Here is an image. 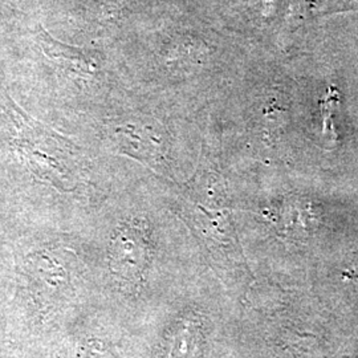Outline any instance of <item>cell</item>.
Here are the masks:
<instances>
[{
	"mask_svg": "<svg viewBox=\"0 0 358 358\" xmlns=\"http://www.w3.org/2000/svg\"><path fill=\"white\" fill-rule=\"evenodd\" d=\"M36 38L44 55L65 71L83 77H93L99 72L97 59L90 52L57 41L43 27H38Z\"/></svg>",
	"mask_w": 358,
	"mask_h": 358,
	"instance_id": "277c9868",
	"label": "cell"
},
{
	"mask_svg": "<svg viewBox=\"0 0 358 358\" xmlns=\"http://www.w3.org/2000/svg\"><path fill=\"white\" fill-rule=\"evenodd\" d=\"M341 0H292L285 19V31L291 32L308 20L327 13L343 11Z\"/></svg>",
	"mask_w": 358,
	"mask_h": 358,
	"instance_id": "5b68a950",
	"label": "cell"
},
{
	"mask_svg": "<svg viewBox=\"0 0 358 358\" xmlns=\"http://www.w3.org/2000/svg\"><path fill=\"white\" fill-rule=\"evenodd\" d=\"M150 256V242L140 224H125L117 231L109 250L110 268L125 282H136L141 278Z\"/></svg>",
	"mask_w": 358,
	"mask_h": 358,
	"instance_id": "7a4b0ae2",
	"label": "cell"
},
{
	"mask_svg": "<svg viewBox=\"0 0 358 358\" xmlns=\"http://www.w3.org/2000/svg\"><path fill=\"white\" fill-rule=\"evenodd\" d=\"M7 108L16 129L13 146L32 174L62 192L73 190L80 173L76 145L29 117L11 97Z\"/></svg>",
	"mask_w": 358,
	"mask_h": 358,
	"instance_id": "6da1fadb",
	"label": "cell"
},
{
	"mask_svg": "<svg viewBox=\"0 0 358 358\" xmlns=\"http://www.w3.org/2000/svg\"><path fill=\"white\" fill-rule=\"evenodd\" d=\"M113 141L124 153L154 166L159 162L162 142L155 129L141 121H125L115 125L110 133Z\"/></svg>",
	"mask_w": 358,
	"mask_h": 358,
	"instance_id": "3957f363",
	"label": "cell"
},
{
	"mask_svg": "<svg viewBox=\"0 0 358 358\" xmlns=\"http://www.w3.org/2000/svg\"><path fill=\"white\" fill-rule=\"evenodd\" d=\"M334 94H336L334 90L328 92V97L321 101V110H322V115H324L322 133H324V136H328L331 140L336 137L332 122L333 109H334V103H337V99H334Z\"/></svg>",
	"mask_w": 358,
	"mask_h": 358,
	"instance_id": "8992f818",
	"label": "cell"
}]
</instances>
